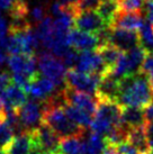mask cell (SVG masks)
Wrapping results in <instances>:
<instances>
[{
	"instance_id": "6da1fadb",
	"label": "cell",
	"mask_w": 153,
	"mask_h": 154,
	"mask_svg": "<svg viewBox=\"0 0 153 154\" xmlns=\"http://www.w3.org/2000/svg\"><path fill=\"white\" fill-rule=\"evenodd\" d=\"M153 88L144 73L139 72L120 79V94L117 103L120 106L145 108L152 101Z\"/></svg>"
},
{
	"instance_id": "7a4b0ae2",
	"label": "cell",
	"mask_w": 153,
	"mask_h": 154,
	"mask_svg": "<svg viewBox=\"0 0 153 154\" xmlns=\"http://www.w3.org/2000/svg\"><path fill=\"white\" fill-rule=\"evenodd\" d=\"M122 124V106L116 101H98L95 118L90 125L91 132L107 136L116 126Z\"/></svg>"
},
{
	"instance_id": "3957f363",
	"label": "cell",
	"mask_w": 153,
	"mask_h": 154,
	"mask_svg": "<svg viewBox=\"0 0 153 154\" xmlns=\"http://www.w3.org/2000/svg\"><path fill=\"white\" fill-rule=\"evenodd\" d=\"M37 65L39 73L52 80L59 88L62 87V85H65L68 70L58 56L52 54L51 52H41L37 55Z\"/></svg>"
},
{
	"instance_id": "277c9868",
	"label": "cell",
	"mask_w": 153,
	"mask_h": 154,
	"mask_svg": "<svg viewBox=\"0 0 153 154\" xmlns=\"http://www.w3.org/2000/svg\"><path fill=\"white\" fill-rule=\"evenodd\" d=\"M101 78L102 74L99 73H85L76 69H69L64 86L95 96Z\"/></svg>"
},
{
	"instance_id": "5b68a950",
	"label": "cell",
	"mask_w": 153,
	"mask_h": 154,
	"mask_svg": "<svg viewBox=\"0 0 153 154\" xmlns=\"http://www.w3.org/2000/svg\"><path fill=\"white\" fill-rule=\"evenodd\" d=\"M18 116L24 131H35L43 123V103L36 99L27 103L18 109Z\"/></svg>"
},
{
	"instance_id": "8992f818",
	"label": "cell",
	"mask_w": 153,
	"mask_h": 154,
	"mask_svg": "<svg viewBox=\"0 0 153 154\" xmlns=\"http://www.w3.org/2000/svg\"><path fill=\"white\" fill-rule=\"evenodd\" d=\"M62 97L64 103L80 108L82 110L89 112L90 115H95L97 110L98 99L96 97H92V94L78 91L64 86V88H62Z\"/></svg>"
},
{
	"instance_id": "52a82bcc",
	"label": "cell",
	"mask_w": 153,
	"mask_h": 154,
	"mask_svg": "<svg viewBox=\"0 0 153 154\" xmlns=\"http://www.w3.org/2000/svg\"><path fill=\"white\" fill-rule=\"evenodd\" d=\"M7 62L13 73L23 74L30 81L38 74L37 56L35 54H10Z\"/></svg>"
},
{
	"instance_id": "ba28073f",
	"label": "cell",
	"mask_w": 153,
	"mask_h": 154,
	"mask_svg": "<svg viewBox=\"0 0 153 154\" xmlns=\"http://www.w3.org/2000/svg\"><path fill=\"white\" fill-rule=\"evenodd\" d=\"M107 43L113 44L120 51L127 52L140 45V33L139 30L109 28Z\"/></svg>"
},
{
	"instance_id": "9c48e42d",
	"label": "cell",
	"mask_w": 153,
	"mask_h": 154,
	"mask_svg": "<svg viewBox=\"0 0 153 154\" xmlns=\"http://www.w3.org/2000/svg\"><path fill=\"white\" fill-rule=\"evenodd\" d=\"M74 26L76 29L92 34H99L104 29L109 28L105 25L97 10H87L78 13L74 16Z\"/></svg>"
},
{
	"instance_id": "30bf717a",
	"label": "cell",
	"mask_w": 153,
	"mask_h": 154,
	"mask_svg": "<svg viewBox=\"0 0 153 154\" xmlns=\"http://www.w3.org/2000/svg\"><path fill=\"white\" fill-rule=\"evenodd\" d=\"M59 87L54 82L47 79L46 77L42 75L38 72V74L32 80L30 87V94L38 101H46L48 99L53 98L55 94H59L61 89L58 90Z\"/></svg>"
},
{
	"instance_id": "8fae6325",
	"label": "cell",
	"mask_w": 153,
	"mask_h": 154,
	"mask_svg": "<svg viewBox=\"0 0 153 154\" xmlns=\"http://www.w3.org/2000/svg\"><path fill=\"white\" fill-rule=\"evenodd\" d=\"M69 43L78 52L97 50L100 45V39L98 34L82 32L76 28H72L69 33Z\"/></svg>"
},
{
	"instance_id": "7c38bea8",
	"label": "cell",
	"mask_w": 153,
	"mask_h": 154,
	"mask_svg": "<svg viewBox=\"0 0 153 154\" xmlns=\"http://www.w3.org/2000/svg\"><path fill=\"white\" fill-rule=\"evenodd\" d=\"M120 94V79H117L113 74H104L100 83L97 88L95 97L98 101H116Z\"/></svg>"
},
{
	"instance_id": "4fadbf2b",
	"label": "cell",
	"mask_w": 153,
	"mask_h": 154,
	"mask_svg": "<svg viewBox=\"0 0 153 154\" xmlns=\"http://www.w3.org/2000/svg\"><path fill=\"white\" fill-rule=\"evenodd\" d=\"M76 69L85 73H105V65L97 50L80 52Z\"/></svg>"
},
{
	"instance_id": "5bb4252c",
	"label": "cell",
	"mask_w": 153,
	"mask_h": 154,
	"mask_svg": "<svg viewBox=\"0 0 153 154\" xmlns=\"http://www.w3.org/2000/svg\"><path fill=\"white\" fill-rule=\"evenodd\" d=\"M4 151L6 154H34L33 132L24 131L17 134Z\"/></svg>"
},
{
	"instance_id": "9a60e30c",
	"label": "cell",
	"mask_w": 153,
	"mask_h": 154,
	"mask_svg": "<svg viewBox=\"0 0 153 154\" xmlns=\"http://www.w3.org/2000/svg\"><path fill=\"white\" fill-rule=\"evenodd\" d=\"M143 13H126L119 10L111 28H123L128 30H139L143 25Z\"/></svg>"
},
{
	"instance_id": "2e32d148",
	"label": "cell",
	"mask_w": 153,
	"mask_h": 154,
	"mask_svg": "<svg viewBox=\"0 0 153 154\" xmlns=\"http://www.w3.org/2000/svg\"><path fill=\"white\" fill-rule=\"evenodd\" d=\"M106 144V138L100 134L91 132L86 135L85 133L81 138L80 154H102Z\"/></svg>"
},
{
	"instance_id": "e0dca14e",
	"label": "cell",
	"mask_w": 153,
	"mask_h": 154,
	"mask_svg": "<svg viewBox=\"0 0 153 154\" xmlns=\"http://www.w3.org/2000/svg\"><path fill=\"white\" fill-rule=\"evenodd\" d=\"M1 98L4 100L5 106H8L18 110L27 103V92L16 83H11L2 92Z\"/></svg>"
},
{
	"instance_id": "ac0fdd59",
	"label": "cell",
	"mask_w": 153,
	"mask_h": 154,
	"mask_svg": "<svg viewBox=\"0 0 153 154\" xmlns=\"http://www.w3.org/2000/svg\"><path fill=\"white\" fill-rule=\"evenodd\" d=\"M97 52L101 56V60L105 65V73L104 74H109L114 70L116 64L118 63L120 56L124 52L120 51L118 47L114 46L113 44L106 43L99 45L97 48ZM102 74V75H104Z\"/></svg>"
},
{
	"instance_id": "d6986e66",
	"label": "cell",
	"mask_w": 153,
	"mask_h": 154,
	"mask_svg": "<svg viewBox=\"0 0 153 154\" xmlns=\"http://www.w3.org/2000/svg\"><path fill=\"white\" fill-rule=\"evenodd\" d=\"M122 123L128 128L143 126L146 123L144 108L122 106Z\"/></svg>"
},
{
	"instance_id": "ffe728a7",
	"label": "cell",
	"mask_w": 153,
	"mask_h": 154,
	"mask_svg": "<svg viewBox=\"0 0 153 154\" xmlns=\"http://www.w3.org/2000/svg\"><path fill=\"white\" fill-rule=\"evenodd\" d=\"M127 142L131 145L134 146L141 154H146L150 151V145L148 143L146 134H145L144 125L130 128L127 134Z\"/></svg>"
},
{
	"instance_id": "44dd1931",
	"label": "cell",
	"mask_w": 153,
	"mask_h": 154,
	"mask_svg": "<svg viewBox=\"0 0 153 154\" xmlns=\"http://www.w3.org/2000/svg\"><path fill=\"white\" fill-rule=\"evenodd\" d=\"M96 10L104 20L105 25L111 28L119 11L118 0H102Z\"/></svg>"
},
{
	"instance_id": "7402d4cb",
	"label": "cell",
	"mask_w": 153,
	"mask_h": 154,
	"mask_svg": "<svg viewBox=\"0 0 153 154\" xmlns=\"http://www.w3.org/2000/svg\"><path fill=\"white\" fill-rule=\"evenodd\" d=\"M64 110L67 112V115L69 116V118L74 122L76 125H79L80 127L87 129L88 127H90V125L92 123V118L89 112L82 110L80 108L74 107V106H71V105H67V103H63Z\"/></svg>"
},
{
	"instance_id": "603a6c76",
	"label": "cell",
	"mask_w": 153,
	"mask_h": 154,
	"mask_svg": "<svg viewBox=\"0 0 153 154\" xmlns=\"http://www.w3.org/2000/svg\"><path fill=\"white\" fill-rule=\"evenodd\" d=\"M140 33V45L146 53H153V24L145 20L139 29Z\"/></svg>"
},
{
	"instance_id": "cb8c5ba5",
	"label": "cell",
	"mask_w": 153,
	"mask_h": 154,
	"mask_svg": "<svg viewBox=\"0 0 153 154\" xmlns=\"http://www.w3.org/2000/svg\"><path fill=\"white\" fill-rule=\"evenodd\" d=\"M82 136H69L61 138L60 154H80Z\"/></svg>"
},
{
	"instance_id": "d4e9b609",
	"label": "cell",
	"mask_w": 153,
	"mask_h": 154,
	"mask_svg": "<svg viewBox=\"0 0 153 154\" xmlns=\"http://www.w3.org/2000/svg\"><path fill=\"white\" fill-rule=\"evenodd\" d=\"M14 133L6 118H0V150H5L13 141Z\"/></svg>"
},
{
	"instance_id": "484cf974",
	"label": "cell",
	"mask_w": 153,
	"mask_h": 154,
	"mask_svg": "<svg viewBox=\"0 0 153 154\" xmlns=\"http://www.w3.org/2000/svg\"><path fill=\"white\" fill-rule=\"evenodd\" d=\"M119 10L126 13H143L145 0H118Z\"/></svg>"
},
{
	"instance_id": "4316f807",
	"label": "cell",
	"mask_w": 153,
	"mask_h": 154,
	"mask_svg": "<svg viewBox=\"0 0 153 154\" xmlns=\"http://www.w3.org/2000/svg\"><path fill=\"white\" fill-rule=\"evenodd\" d=\"M141 72L144 73L146 75L150 85L153 88V53H148L146 54V57H145L144 62L142 64Z\"/></svg>"
},
{
	"instance_id": "83f0119b",
	"label": "cell",
	"mask_w": 153,
	"mask_h": 154,
	"mask_svg": "<svg viewBox=\"0 0 153 154\" xmlns=\"http://www.w3.org/2000/svg\"><path fill=\"white\" fill-rule=\"evenodd\" d=\"M8 35H9L8 24H7L4 16L0 14V47H1L2 50H6V48H7Z\"/></svg>"
},
{
	"instance_id": "f1b7e54d",
	"label": "cell",
	"mask_w": 153,
	"mask_h": 154,
	"mask_svg": "<svg viewBox=\"0 0 153 154\" xmlns=\"http://www.w3.org/2000/svg\"><path fill=\"white\" fill-rule=\"evenodd\" d=\"M102 0H81L80 4L76 7V14L80 11H87V10H96L98 6L101 4Z\"/></svg>"
},
{
	"instance_id": "f546056e",
	"label": "cell",
	"mask_w": 153,
	"mask_h": 154,
	"mask_svg": "<svg viewBox=\"0 0 153 154\" xmlns=\"http://www.w3.org/2000/svg\"><path fill=\"white\" fill-rule=\"evenodd\" d=\"M45 17H46V9L42 6H37L30 11V19L36 24L41 23Z\"/></svg>"
},
{
	"instance_id": "4dcf8cb0",
	"label": "cell",
	"mask_w": 153,
	"mask_h": 154,
	"mask_svg": "<svg viewBox=\"0 0 153 154\" xmlns=\"http://www.w3.org/2000/svg\"><path fill=\"white\" fill-rule=\"evenodd\" d=\"M13 83V78L9 75L8 73L1 72L0 73V94H2L5 90L7 89L10 85Z\"/></svg>"
},
{
	"instance_id": "1f68e13d",
	"label": "cell",
	"mask_w": 153,
	"mask_h": 154,
	"mask_svg": "<svg viewBox=\"0 0 153 154\" xmlns=\"http://www.w3.org/2000/svg\"><path fill=\"white\" fill-rule=\"evenodd\" d=\"M81 0H58V2H59L64 9H69V10H71L73 14H74V16L76 15V7H78V5L80 4Z\"/></svg>"
},
{
	"instance_id": "d6a6232c",
	"label": "cell",
	"mask_w": 153,
	"mask_h": 154,
	"mask_svg": "<svg viewBox=\"0 0 153 154\" xmlns=\"http://www.w3.org/2000/svg\"><path fill=\"white\" fill-rule=\"evenodd\" d=\"M143 11H144L146 20L153 24V0H145Z\"/></svg>"
},
{
	"instance_id": "836d02e7",
	"label": "cell",
	"mask_w": 153,
	"mask_h": 154,
	"mask_svg": "<svg viewBox=\"0 0 153 154\" xmlns=\"http://www.w3.org/2000/svg\"><path fill=\"white\" fill-rule=\"evenodd\" d=\"M144 129H145V134H146V138H148V143H149L150 145V149H153V120L145 123Z\"/></svg>"
},
{
	"instance_id": "e575fe53",
	"label": "cell",
	"mask_w": 153,
	"mask_h": 154,
	"mask_svg": "<svg viewBox=\"0 0 153 154\" xmlns=\"http://www.w3.org/2000/svg\"><path fill=\"white\" fill-rule=\"evenodd\" d=\"M20 0H0V10L10 11L15 5Z\"/></svg>"
},
{
	"instance_id": "d590c367",
	"label": "cell",
	"mask_w": 153,
	"mask_h": 154,
	"mask_svg": "<svg viewBox=\"0 0 153 154\" xmlns=\"http://www.w3.org/2000/svg\"><path fill=\"white\" fill-rule=\"evenodd\" d=\"M102 154H119L118 151V146L115 145V144H111L109 142H107L106 146H105V150H104V153Z\"/></svg>"
},
{
	"instance_id": "8d00e7d4",
	"label": "cell",
	"mask_w": 153,
	"mask_h": 154,
	"mask_svg": "<svg viewBox=\"0 0 153 154\" xmlns=\"http://www.w3.org/2000/svg\"><path fill=\"white\" fill-rule=\"evenodd\" d=\"M144 115L146 122H151L153 120V103H151L144 108Z\"/></svg>"
},
{
	"instance_id": "74e56055",
	"label": "cell",
	"mask_w": 153,
	"mask_h": 154,
	"mask_svg": "<svg viewBox=\"0 0 153 154\" xmlns=\"http://www.w3.org/2000/svg\"><path fill=\"white\" fill-rule=\"evenodd\" d=\"M0 118H6V112H5V103L4 100L1 98V94H0Z\"/></svg>"
},
{
	"instance_id": "f35d334b",
	"label": "cell",
	"mask_w": 153,
	"mask_h": 154,
	"mask_svg": "<svg viewBox=\"0 0 153 154\" xmlns=\"http://www.w3.org/2000/svg\"><path fill=\"white\" fill-rule=\"evenodd\" d=\"M5 61H6V55H5L4 53V50L0 47V65L2 64Z\"/></svg>"
},
{
	"instance_id": "ab89813d",
	"label": "cell",
	"mask_w": 153,
	"mask_h": 154,
	"mask_svg": "<svg viewBox=\"0 0 153 154\" xmlns=\"http://www.w3.org/2000/svg\"><path fill=\"white\" fill-rule=\"evenodd\" d=\"M0 154H6V153H5L4 150H0Z\"/></svg>"
},
{
	"instance_id": "60d3db41",
	"label": "cell",
	"mask_w": 153,
	"mask_h": 154,
	"mask_svg": "<svg viewBox=\"0 0 153 154\" xmlns=\"http://www.w3.org/2000/svg\"><path fill=\"white\" fill-rule=\"evenodd\" d=\"M152 103H153V94H152Z\"/></svg>"
},
{
	"instance_id": "b9f144b4",
	"label": "cell",
	"mask_w": 153,
	"mask_h": 154,
	"mask_svg": "<svg viewBox=\"0 0 153 154\" xmlns=\"http://www.w3.org/2000/svg\"><path fill=\"white\" fill-rule=\"evenodd\" d=\"M146 154H150V153H149V152H148V153H146Z\"/></svg>"
}]
</instances>
